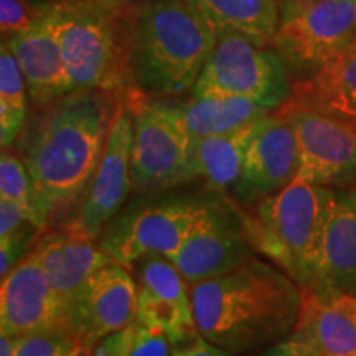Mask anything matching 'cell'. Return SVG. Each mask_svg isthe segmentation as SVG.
<instances>
[{
    "label": "cell",
    "mask_w": 356,
    "mask_h": 356,
    "mask_svg": "<svg viewBox=\"0 0 356 356\" xmlns=\"http://www.w3.org/2000/svg\"><path fill=\"white\" fill-rule=\"evenodd\" d=\"M291 99L330 114L356 129V35L312 76L302 79Z\"/></svg>",
    "instance_id": "obj_20"
},
{
    "label": "cell",
    "mask_w": 356,
    "mask_h": 356,
    "mask_svg": "<svg viewBox=\"0 0 356 356\" xmlns=\"http://www.w3.org/2000/svg\"><path fill=\"white\" fill-rule=\"evenodd\" d=\"M328 299H332L338 307H340V309H343L346 314L351 315V317L356 320V296L355 293H337V296L328 297Z\"/></svg>",
    "instance_id": "obj_35"
},
{
    "label": "cell",
    "mask_w": 356,
    "mask_h": 356,
    "mask_svg": "<svg viewBox=\"0 0 356 356\" xmlns=\"http://www.w3.org/2000/svg\"><path fill=\"white\" fill-rule=\"evenodd\" d=\"M318 296L356 293V185L338 188L320 251Z\"/></svg>",
    "instance_id": "obj_18"
},
{
    "label": "cell",
    "mask_w": 356,
    "mask_h": 356,
    "mask_svg": "<svg viewBox=\"0 0 356 356\" xmlns=\"http://www.w3.org/2000/svg\"><path fill=\"white\" fill-rule=\"evenodd\" d=\"M29 88L19 61L2 38L0 47V144L10 149L29 121Z\"/></svg>",
    "instance_id": "obj_25"
},
{
    "label": "cell",
    "mask_w": 356,
    "mask_h": 356,
    "mask_svg": "<svg viewBox=\"0 0 356 356\" xmlns=\"http://www.w3.org/2000/svg\"><path fill=\"white\" fill-rule=\"evenodd\" d=\"M191 144L208 136L226 134L261 121L273 111L257 102L236 96H204L180 102Z\"/></svg>",
    "instance_id": "obj_24"
},
{
    "label": "cell",
    "mask_w": 356,
    "mask_h": 356,
    "mask_svg": "<svg viewBox=\"0 0 356 356\" xmlns=\"http://www.w3.org/2000/svg\"><path fill=\"white\" fill-rule=\"evenodd\" d=\"M291 71L275 48L257 47L241 35L225 33L191 89L193 97H246L279 111L292 97Z\"/></svg>",
    "instance_id": "obj_7"
},
{
    "label": "cell",
    "mask_w": 356,
    "mask_h": 356,
    "mask_svg": "<svg viewBox=\"0 0 356 356\" xmlns=\"http://www.w3.org/2000/svg\"><path fill=\"white\" fill-rule=\"evenodd\" d=\"M83 351H71V353H68V355H65V356H79L81 355Z\"/></svg>",
    "instance_id": "obj_39"
},
{
    "label": "cell",
    "mask_w": 356,
    "mask_h": 356,
    "mask_svg": "<svg viewBox=\"0 0 356 356\" xmlns=\"http://www.w3.org/2000/svg\"><path fill=\"white\" fill-rule=\"evenodd\" d=\"M132 8H109L97 0L58 2V35L74 89L115 95L134 83Z\"/></svg>",
    "instance_id": "obj_5"
},
{
    "label": "cell",
    "mask_w": 356,
    "mask_h": 356,
    "mask_svg": "<svg viewBox=\"0 0 356 356\" xmlns=\"http://www.w3.org/2000/svg\"><path fill=\"white\" fill-rule=\"evenodd\" d=\"M134 330H136V322L122 328V330L106 337L91 350L83 351L79 356H129V348H131Z\"/></svg>",
    "instance_id": "obj_31"
},
{
    "label": "cell",
    "mask_w": 356,
    "mask_h": 356,
    "mask_svg": "<svg viewBox=\"0 0 356 356\" xmlns=\"http://www.w3.org/2000/svg\"><path fill=\"white\" fill-rule=\"evenodd\" d=\"M302 2H314V0H279V3H302Z\"/></svg>",
    "instance_id": "obj_38"
},
{
    "label": "cell",
    "mask_w": 356,
    "mask_h": 356,
    "mask_svg": "<svg viewBox=\"0 0 356 356\" xmlns=\"http://www.w3.org/2000/svg\"><path fill=\"white\" fill-rule=\"evenodd\" d=\"M252 251L256 249L249 236L246 215L225 200L213 197L210 207L170 261L193 286L228 273L251 257Z\"/></svg>",
    "instance_id": "obj_12"
},
{
    "label": "cell",
    "mask_w": 356,
    "mask_h": 356,
    "mask_svg": "<svg viewBox=\"0 0 356 356\" xmlns=\"http://www.w3.org/2000/svg\"><path fill=\"white\" fill-rule=\"evenodd\" d=\"M172 356H238L231 351L221 348L202 335H197L188 343L175 346L172 351Z\"/></svg>",
    "instance_id": "obj_34"
},
{
    "label": "cell",
    "mask_w": 356,
    "mask_h": 356,
    "mask_svg": "<svg viewBox=\"0 0 356 356\" xmlns=\"http://www.w3.org/2000/svg\"><path fill=\"white\" fill-rule=\"evenodd\" d=\"M137 280L126 266L113 264L92 274L66 307L61 325L83 351L136 322Z\"/></svg>",
    "instance_id": "obj_13"
},
{
    "label": "cell",
    "mask_w": 356,
    "mask_h": 356,
    "mask_svg": "<svg viewBox=\"0 0 356 356\" xmlns=\"http://www.w3.org/2000/svg\"><path fill=\"white\" fill-rule=\"evenodd\" d=\"M20 337L12 335H0V356H17Z\"/></svg>",
    "instance_id": "obj_36"
},
{
    "label": "cell",
    "mask_w": 356,
    "mask_h": 356,
    "mask_svg": "<svg viewBox=\"0 0 356 356\" xmlns=\"http://www.w3.org/2000/svg\"><path fill=\"white\" fill-rule=\"evenodd\" d=\"M134 113L126 97H119L104 155L88 188L71 208L61 231L96 241L109 221L122 210L132 190L131 150Z\"/></svg>",
    "instance_id": "obj_10"
},
{
    "label": "cell",
    "mask_w": 356,
    "mask_h": 356,
    "mask_svg": "<svg viewBox=\"0 0 356 356\" xmlns=\"http://www.w3.org/2000/svg\"><path fill=\"white\" fill-rule=\"evenodd\" d=\"M293 330L309 338L318 356L356 353V320L332 299L312 291H304L300 317Z\"/></svg>",
    "instance_id": "obj_23"
},
{
    "label": "cell",
    "mask_w": 356,
    "mask_h": 356,
    "mask_svg": "<svg viewBox=\"0 0 356 356\" xmlns=\"http://www.w3.org/2000/svg\"><path fill=\"white\" fill-rule=\"evenodd\" d=\"M190 292L200 335L234 355L273 346L292 333L304 300L291 275L254 254Z\"/></svg>",
    "instance_id": "obj_2"
},
{
    "label": "cell",
    "mask_w": 356,
    "mask_h": 356,
    "mask_svg": "<svg viewBox=\"0 0 356 356\" xmlns=\"http://www.w3.org/2000/svg\"><path fill=\"white\" fill-rule=\"evenodd\" d=\"M299 172V144L287 115L280 111L256 124L249 140L241 173L233 190L241 204L254 207L296 180Z\"/></svg>",
    "instance_id": "obj_14"
},
{
    "label": "cell",
    "mask_w": 356,
    "mask_h": 356,
    "mask_svg": "<svg viewBox=\"0 0 356 356\" xmlns=\"http://www.w3.org/2000/svg\"><path fill=\"white\" fill-rule=\"evenodd\" d=\"M259 356H318V353L304 333L293 330L277 343L266 348Z\"/></svg>",
    "instance_id": "obj_32"
},
{
    "label": "cell",
    "mask_w": 356,
    "mask_h": 356,
    "mask_svg": "<svg viewBox=\"0 0 356 356\" xmlns=\"http://www.w3.org/2000/svg\"><path fill=\"white\" fill-rule=\"evenodd\" d=\"M279 111L291 121L299 144V172L296 180L328 188L356 185V129L353 126L292 99Z\"/></svg>",
    "instance_id": "obj_11"
},
{
    "label": "cell",
    "mask_w": 356,
    "mask_h": 356,
    "mask_svg": "<svg viewBox=\"0 0 356 356\" xmlns=\"http://www.w3.org/2000/svg\"><path fill=\"white\" fill-rule=\"evenodd\" d=\"M273 48L291 73L309 78L356 35V0L279 3Z\"/></svg>",
    "instance_id": "obj_9"
},
{
    "label": "cell",
    "mask_w": 356,
    "mask_h": 356,
    "mask_svg": "<svg viewBox=\"0 0 356 356\" xmlns=\"http://www.w3.org/2000/svg\"><path fill=\"white\" fill-rule=\"evenodd\" d=\"M71 351H83L63 325L22 335L17 356H65Z\"/></svg>",
    "instance_id": "obj_27"
},
{
    "label": "cell",
    "mask_w": 356,
    "mask_h": 356,
    "mask_svg": "<svg viewBox=\"0 0 356 356\" xmlns=\"http://www.w3.org/2000/svg\"><path fill=\"white\" fill-rule=\"evenodd\" d=\"M218 35L185 0H142L132 8L131 66L144 95L175 97L193 89Z\"/></svg>",
    "instance_id": "obj_3"
},
{
    "label": "cell",
    "mask_w": 356,
    "mask_h": 356,
    "mask_svg": "<svg viewBox=\"0 0 356 356\" xmlns=\"http://www.w3.org/2000/svg\"><path fill=\"white\" fill-rule=\"evenodd\" d=\"M61 325V310L37 252H30L2 279L0 332L22 337Z\"/></svg>",
    "instance_id": "obj_17"
},
{
    "label": "cell",
    "mask_w": 356,
    "mask_h": 356,
    "mask_svg": "<svg viewBox=\"0 0 356 356\" xmlns=\"http://www.w3.org/2000/svg\"><path fill=\"white\" fill-rule=\"evenodd\" d=\"M53 2H30V0H0V26L2 37L24 32L43 15Z\"/></svg>",
    "instance_id": "obj_28"
},
{
    "label": "cell",
    "mask_w": 356,
    "mask_h": 356,
    "mask_svg": "<svg viewBox=\"0 0 356 356\" xmlns=\"http://www.w3.org/2000/svg\"><path fill=\"white\" fill-rule=\"evenodd\" d=\"M257 122L195 140L190 150L186 184L204 180L215 190L233 188L241 173L244 154Z\"/></svg>",
    "instance_id": "obj_22"
},
{
    "label": "cell",
    "mask_w": 356,
    "mask_h": 356,
    "mask_svg": "<svg viewBox=\"0 0 356 356\" xmlns=\"http://www.w3.org/2000/svg\"><path fill=\"white\" fill-rule=\"evenodd\" d=\"M145 195L122 208L97 238L118 264L129 267L150 254L172 259L213 200L186 193Z\"/></svg>",
    "instance_id": "obj_6"
},
{
    "label": "cell",
    "mask_w": 356,
    "mask_h": 356,
    "mask_svg": "<svg viewBox=\"0 0 356 356\" xmlns=\"http://www.w3.org/2000/svg\"><path fill=\"white\" fill-rule=\"evenodd\" d=\"M29 222L33 221L26 216V213L20 207L6 202V200H0V239L13 234Z\"/></svg>",
    "instance_id": "obj_33"
},
{
    "label": "cell",
    "mask_w": 356,
    "mask_h": 356,
    "mask_svg": "<svg viewBox=\"0 0 356 356\" xmlns=\"http://www.w3.org/2000/svg\"><path fill=\"white\" fill-rule=\"evenodd\" d=\"M137 264V317L145 327L160 328L173 348L200 335L195 322L190 284L165 256L150 254Z\"/></svg>",
    "instance_id": "obj_15"
},
{
    "label": "cell",
    "mask_w": 356,
    "mask_h": 356,
    "mask_svg": "<svg viewBox=\"0 0 356 356\" xmlns=\"http://www.w3.org/2000/svg\"><path fill=\"white\" fill-rule=\"evenodd\" d=\"M173 343L167 332L136 322L129 356H172Z\"/></svg>",
    "instance_id": "obj_30"
},
{
    "label": "cell",
    "mask_w": 356,
    "mask_h": 356,
    "mask_svg": "<svg viewBox=\"0 0 356 356\" xmlns=\"http://www.w3.org/2000/svg\"><path fill=\"white\" fill-rule=\"evenodd\" d=\"M115 109L114 92L76 89L35 106L29 115L15 150L32 178L42 229L86 191L104 155Z\"/></svg>",
    "instance_id": "obj_1"
},
{
    "label": "cell",
    "mask_w": 356,
    "mask_h": 356,
    "mask_svg": "<svg viewBox=\"0 0 356 356\" xmlns=\"http://www.w3.org/2000/svg\"><path fill=\"white\" fill-rule=\"evenodd\" d=\"M0 200L20 207L26 216L38 226L32 178L29 175L24 160L20 159L17 150H12V147L2 149V155H0Z\"/></svg>",
    "instance_id": "obj_26"
},
{
    "label": "cell",
    "mask_w": 356,
    "mask_h": 356,
    "mask_svg": "<svg viewBox=\"0 0 356 356\" xmlns=\"http://www.w3.org/2000/svg\"><path fill=\"white\" fill-rule=\"evenodd\" d=\"M33 251L37 252L53 292L63 314L83 284L113 259L102 251L99 243L78 238L65 231H48L40 234Z\"/></svg>",
    "instance_id": "obj_19"
},
{
    "label": "cell",
    "mask_w": 356,
    "mask_h": 356,
    "mask_svg": "<svg viewBox=\"0 0 356 356\" xmlns=\"http://www.w3.org/2000/svg\"><path fill=\"white\" fill-rule=\"evenodd\" d=\"M126 99L134 113L132 190L145 195L186 185L191 139L180 102L165 97Z\"/></svg>",
    "instance_id": "obj_8"
},
{
    "label": "cell",
    "mask_w": 356,
    "mask_h": 356,
    "mask_svg": "<svg viewBox=\"0 0 356 356\" xmlns=\"http://www.w3.org/2000/svg\"><path fill=\"white\" fill-rule=\"evenodd\" d=\"M335 188L293 180L252 207L246 216L256 251L269 257L304 291H315L320 251Z\"/></svg>",
    "instance_id": "obj_4"
},
{
    "label": "cell",
    "mask_w": 356,
    "mask_h": 356,
    "mask_svg": "<svg viewBox=\"0 0 356 356\" xmlns=\"http://www.w3.org/2000/svg\"><path fill=\"white\" fill-rule=\"evenodd\" d=\"M355 296H356V293H355Z\"/></svg>",
    "instance_id": "obj_41"
},
{
    "label": "cell",
    "mask_w": 356,
    "mask_h": 356,
    "mask_svg": "<svg viewBox=\"0 0 356 356\" xmlns=\"http://www.w3.org/2000/svg\"><path fill=\"white\" fill-rule=\"evenodd\" d=\"M19 61L35 106L48 104L76 91L66 70L60 35L58 2L24 32L2 37Z\"/></svg>",
    "instance_id": "obj_16"
},
{
    "label": "cell",
    "mask_w": 356,
    "mask_h": 356,
    "mask_svg": "<svg viewBox=\"0 0 356 356\" xmlns=\"http://www.w3.org/2000/svg\"><path fill=\"white\" fill-rule=\"evenodd\" d=\"M43 233L33 222H29L24 228L0 239V277H6L19 262L32 252L35 243Z\"/></svg>",
    "instance_id": "obj_29"
},
{
    "label": "cell",
    "mask_w": 356,
    "mask_h": 356,
    "mask_svg": "<svg viewBox=\"0 0 356 356\" xmlns=\"http://www.w3.org/2000/svg\"><path fill=\"white\" fill-rule=\"evenodd\" d=\"M218 37L241 35L257 47H273L279 29V0H185Z\"/></svg>",
    "instance_id": "obj_21"
},
{
    "label": "cell",
    "mask_w": 356,
    "mask_h": 356,
    "mask_svg": "<svg viewBox=\"0 0 356 356\" xmlns=\"http://www.w3.org/2000/svg\"><path fill=\"white\" fill-rule=\"evenodd\" d=\"M101 6L109 7V8H121V7H129L131 3L137 2V0H97Z\"/></svg>",
    "instance_id": "obj_37"
},
{
    "label": "cell",
    "mask_w": 356,
    "mask_h": 356,
    "mask_svg": "<svg viewBox=\"0 0 356 356\" xmlns=\"http://www.w3.org/2000/svg\"><path fill=\"white\" fill-rule=\"evenodd\" d=\"M345 356H356V353H351V355H345Z\"/></svg>",
    "instance_id": "obj_40"
}]
</instances>
